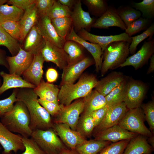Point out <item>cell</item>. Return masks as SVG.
<instances>
[{"mask_svg": "<svg viewBox=\"0 0 154 154\" xmlns=\"http://www.w3.org/2000/svg\"><path fill=\"white\" fill-rule=\"evenodd\" d=\"M39 31L44 40L60 48H63L66 40L57 34L51 22L46 15L39 18L37 24Z\"/></svg>", "mask_w": 154, "mask_h": 154, "instance_id": "cell-19", "label": "cell"}, {"mask_svg": "<svg viewBox=\"0 0 154 154\" xmlns=\"http://www.w3.org/2000/svg\"><path fill=\"white\" fill-rule=\"evenodd\" d=\"M140 107L144 114L145 120L149 125L150 130L153 133L154 130V99L146 103L141 104Z\"/></svg>", "mask_w": 154, "mask_h": 154, "instance_id": "cell-45", "label": "cell"}, {"mask_svg": "<svg viewBox=\"0 0 154 154\" xmlns=\"http://www.w3.org/2000/svg\"><path fill=\"white\" fill-rule=\"evenodd\" d=\"M148 86L142 81L128 77L123 102L128 109L139 107L146 95Z\"/></svg>", "mask_w": 154, "mask_h": 154, "instance_id": "cell-7", "label": "cell"}, {"mask_svg": "<svg viewBox=\"0 0 154 154\" xmlns=\"http://www.w3.org/2000/svg\"><path fill=\"white\" fill-rule=\"evenodd\" d=\"M98 82L94 75L85 73L76 83L61 86L58 96L59 104L68 105L74 100L85 97L95 88Z\"/></svg>", "mask_w": 154, "mask_h": 154, "instance_id": "cell-3", "label": "cell"}, {"mask_svg": "<svg viewBox=\"0 0 154 154\" xmlns=\"http://www.w3.org/2000/svg\"><path fill=\"white\" fill-rule=\"evenodd\" d=\"M151 154V153H147V154Z\"/></svg>", "mask_w": 154, "mask_h": 154, "instance_id": "cell-62", "label": "cell"}, {"mask_svg": "<svg viewBox=\"0 0 154 154\" xmlns=\"http://www.w3.org/2000/svg\"><path fill=\"white\" fill-rule=\"evenodd\" d=\"M145 120L144 114L140 107L128 109L118 124L129 131L149 137L153 133L145 126Z\"/></svg>", "mask_w": 154, "mask_h": 154, "instance_id": "cell-6", "label": "cell"}, {"mask_svg": "<svg viewBox=\"0 0 154 154\" xmlns=\"http://www.w3.org/2000/svg\"><path fill=\"white\" fill-rule=\"evenodd\" d=\"M94 64L95 62L93 58L86 56L78 62L68 65L63 70L60 86L74 84L85 70Z\"/></svg>", "mask_w": 154, "mask_h": 154, "instance_id": "cell-14", "label": "cell"}, {"mask_svg": "<svg viewBox=\"0 0 154 154\" xmlns=\"http://www.w3.org/2000/svg\"><path fill=\"white\" fill-rule=\"evenodd\" d=\"M82 2L87 7L88 12L98 18L107 10L109 6L105 0H82Z\"/></svg>", "mask_w": 154, "mask_h": 154, "instance_id": "cell-37", "label": "cell"}, {"mask_svg": "<svg viewBox=\"0 0 154 154\" xmlns=\"http://www.w3.org/2000/svg\"><path fill=\"white\" fill-rule=\"evenodd\" d=\"M0 27L13 38L20 42L21 31L19 22L5 20L1 24Z\"/></svg>", "mask_w": 154, "mask_h": 154, "instance_id": "cell-43", "label": "cell"}, {"mask_svg": "<svg viewBox=\"0 0 154 154\" xmlns=\"http://www.w3.org/2000/svg\"><path fill=\"white\" fill-rule=\"evenodd\" d=\"M52 128L68 149H75L77 145L86 140L78 131L72 129L66 124L53 123Z\"/></svg>", "mask_w": 154, "mask_h": 154, "instance_id": "cell-9", "label": "cell"}, {"mask_svg": "<svg viewBox=\"0 0 154 154\" xmlns=\"http://www.w3.org/2000/svg\"><path fill=\"white\" fill-rule=\"evenodd\" d=\"M112 143L95 139L86 140L77 145L75 149L79 154H98L104 147Z\"/></svg>", "mask_w": 154, "mask_h": 154, "instance_id": "cell-31", "label": "cell"}, {"mask_svg": "<svg viewBox=\"0 0 154 154\" xmlns=\"http://www.w3.org/2000/svg\"><path fill=\"white\" fill-rule=\"evenodd\" d=\"M51 21L58 35L62 38L65 39L73 27L71 17H58L52 19Z\"/></svg>", "mask_w": 154, "mask_h": 154, "instance_id": "cell-33", "label": "cell"}, {"mask_svg": "<svg viewBox=\"0 0 154 154\" xmlns=\"http://www.w3.org/2000/svg\"><path fill=\"white\" fill-rule=\"evenodd\" d=\"M154 34V23H153L141 34L131 37L132 41L129 46V54L131 55L134 54L138 45L146 38L149 37L148 40L152 39Z\"/></svg>", "mask_w": 154, "mask_h": 154, "instance_id": "cell-41", "label": "cell"}, {"mask_svg": "<svg viewBox=\"0 0 154 154\" xmlns=\"http://www.w3.org/2000/svg\"><path fill=\"white\" fill-rule=\"evenodd\" d=\"M16 97L17 101L23 102L27 108L31 118L29 127L32 131L36 129L46 130L52 127V119L38 102V96L33 89L19 88Z\"/></svg>", "mask_w": 154, "mask_h": 154, "instance_id": "cell-1", "label": "cell"}, {"mask_svg": "<svg viewBox=\"0 0 154 154\" xmlns=\"http://www.w3.org/2000/svg\"><path fill=\"white\" fill-rule=\"evenodd\" d=\"M132 7L140 11L142 17L152 20L154 17V0H143L139 3H132Z\"/></svg>", "mask_w": 154, "mask_h": 154, "instance_id": "cell-40", "label": "cell"}, {"mask_svg": "<svg viewBox=\"0 0 154 154\" xmlns=\"http://www.w3.org/2000/svg\"><path fill=\"white\" fill-rule=\"evenodd\" d=\"M128 77L119 86L105 96L106 106L108 107L123 102L125 90Z\"/></svg>", "mask_w": 154, "mask_h": 154, "instance_id": "cell-34", "label": "cell"}, {"mask_svg": "<svg viewBox=\"0 0 154 154\" xmlns=\"http://www.w3.org/2000/svg\"><path fill=\"white\" fill-rule=\"evenodd\" d=\"M62 5L69 8L72 11L78 0H58Z\"/></svg>", "mask_w": 154, "mask_h": 154, "instance_id": "cell-54", "label": "cell"}, {"mask_svg": "<svg viewBox=\"0 0 154 154\" xmlns=\"http://www.w3.org/2000/svg\"><path fill=\"white\" fill-rule=\"evenodd\" d=\"M154 71V54L150 58V62L149 67L147 70V74H149Z\"/></svg>", "mask_w": 154, "mask_h": 154, "instance_id": "cell-55", "label": "cell"}, {"mask_svg": "<svg viewBox=\"0 0 154 154\" xmlns=\"http://www.w3.org/2000/svg\"><path fill=\"white\" fill-rule=\"evenodd\" d=\"M31 137L46 154H58L67 148L52 127L34 130Z\"/></svg>", "mask_w": 154, "mask_h": 154, "instance_id": "cell-5", "label": "cell"}, {"mask_svg": "<svg viewBox=\"0 0 154 154\" xmlns=\"http://www.w3.org/2000/svg\"><path fill=\"white\" fill-rule=\"evenodd\" d=\"M81 114L77 123L76 131L86 138L91 135L95 126L90 114L83 112Z\"/></svg>", "mask_w": 154, "mask_h": 154, "instance_id": "cell-32", "label": "cell"}, {"mask_svg": "<svg viewBox=\"0 0 154 154\" xmlns=\"http://www.w3.org/2000/svg\"><path fill=\"white\" fill-rule=\"evenodd\" d=\"M23 137L8 130L0 121V144L4 150L1 154H11V151L16 154L20 150L24 151Z\"/></svg>", "mask_w": 154, "mask_h": 154, "instance_id": "cell-11", "label": "cell"}, {"mask_svg": "<svg viewBox=\"0 0 154 154\" xmlns=\"http://www.w3.org/2000/svg\"><path fill=\"white\" fill-rule=\"evenodd\" d=\"M74 30L76 33L83 29L89 32L96 19L82 8L81 0H78L72 9L71 16Z\"/></svg>", "mask_w": 154, "mask_h": 154, "instance_id": "cell-15", "label": "cell"}, {"mask_svg": "<svg viewBox=\"0 0 154 154\" xmlns=\"http://www.w3.org/2000/svg\"><path fill=\"white\" fill-rule=\"evenodd\" d=\"M65 39L66 40L76 41L86 49L91 54L94 60L96 71L98 73L100 70L103 62V52L99 45L89 42L82 38L74 31L73 27Z\"/></svg>", "mask_w": 154, "mask_h": 154, "instance_id": "cell-20", "label": "cell"}, {"mask_svg": "<svg viewBox=\"0 0 154 154\" xmlns=\"http://www.w3.org/2000/svg\"><path fill=\"white\" fill-rule=\"evenodd\" d=\"M59 89L56 85L42 79L33 90L40 99L59 104L58 96Z\"/></svg>", "mask_w": 154, "mask_h": 154, "instance_id": "cell-27", "label": "cell"}, {"mask_svg": "<svg viewBox=\"0 0 154 154\" xmlns=\"http://www.w3.org/2000/svg\"><path fill=\"white\" fill-rule=\"evenodd\" d=\"M7 56L6 51L0 49V66H4L8 69L9 66L7 60Z\"/></svg>", "mask_w": 154, "mask_h": 154, "instance_id": "cell-53", "label": "cell"}, {"mask_svg": "<svg viewBox=\"0 0 154 154\" xmlns=\"http://www.w3.org/2000/svg\"><path fill=\"white\" fill-rule=\"evenodd\" d=\"M154 136L153 134L150 137H149V139L147 140L148 143L151 145L153 148H154Z\"/></svg>", "mask_w": 154, "mask_h": 154, "instance_id": "cell-57", "label": "cell"}, {"mask_svg": "<svg viewBox=\"0 0 154 154\" xmlns=\"http://www.w3.org/2000/svg\"><path fill=\"white\" fill-rule=\"evenodd\" d=\"M117 27L125 30L126 27L119 16L117 9L109 6L106 11L96 19L92 28L99 29H108L110 27Z\"/></svg>", "mask_w": 154, "mask_h": 154, "instance_id": "cell-21", "label": "cell"}, {"mask_svg": "<svg viewBox=\"0 0 154 154\" xmlns=\"http://www.w3.org/2000/svg\"><path fill=\"white\" fill-rule=\"evenodd\" d=\"M57 71L53 68H48L47 70L46 74V78L48 82L52 83L55 82L58 77Z\"/></svg>", "mask_w": 154, "mask_h": 154, "instance_id": "cell-52", "label": "cell"}, {"mask_svg": "<svg viewBox=\"0 0 154 154\" xmlns=\"http://www.w3.org/2000/svg\"><path fill=\"white\" fill-rule=\"evenodd\" d=\"M1 84H2L1 80V77L0 76V87L1 86Z\"/></svg>", "mask_w": 154, "mask_h": 154, "instance_id": "cell-60", "label": "cell"}, {"mask_svg": "<svg viewBox=\"0 0 154 154\" xmlns=\"http://www.w3.org/2000/svg\"><path fill=\"white\" fill-rule=\"evenodd\" d=\"M35 54L26 51L21 47L18 53L13 56L7 57L9 74L20 76L31 64Z\"/></svg>", "mask_w": 154, "mask_h": 154, "instance_id": "cell-10", "label": "cell"}, {"mask_svg": "<svg viewBox=\"0 0 154 154\" xmlns=\"http://www.w3.org/2000/svg\"><path fill=\"white\" fill-rule=\"evenodd\" d=\"M117 10L119 16L126 28L141 16L140 11L129 6H120L117 9Z\"/></svg>", "mask_w": 154, "mask_h": 154, "instance_id": "cell-35", "label": "cell"}, {"mask_svg": "<svg viewBox=\"0 0 154 154\" xmlns=\"http://www.w3.org/2000/svg\"><path fill=\"white\" fill-rule=\"evenodd\" d=\"M126 76L120 72L113 71L100 80L98 81L95 89L105 96L120 84Z\"/></svg>", "mask_w": 154, "mask_h": 154, "instance_id": "cell-23", "label": "cell"}, {"mask_svg": "<svg viewBox=\"0 0 154 154\" xmlns=\"http://www.w3.org/2000/svg\"><path fill=\"white\" fill-rule=\"evenodd\" d=\"M38 19L36 3L25 11L22 17L19 21L21 31L20 42L24 41L31 29L37 24Z\"/></svg>", "mask_w": 154, "mask_h": 154, "instance_id": "cell-25", "label": "cell"}, {"mask_svg": "<svg viewBox=\"0 0 154 154\" xmlns=\"http://www.w3.org/2000/svg\"><path fill=\"white\" fill-rule=\"evenodd\" d=\"M36 2L37 0H9L7 3L15 6L25 11L35 3Z\"/></svg>", "mask_w": 154, "mask_h": 154, "instance_id": "cell-51", "label": "cell"}, {"mask_svg": "<svg viewBox=\"0 0 154 154\" xmlns=\"http://www.w3.org/2000/svg\"><path fill=\"white\" fill-rule=\"evenodd\" d=\"M71 12L68 7L62 5L58 0H56L47 11L46 15L50 20L58 17H70Z\"/></svg>", "mask_w": 154, "mask_h": 154, "instance_id": "cell-39", "label": "cell"}, {"mask_svg": "<svg viewBox=\"0 0 154 154\" xmlns=\"http://www.w3.org/2000/svg\"><path fill=\"white\" fill-rule=\"evenodd\" d=\"M4 21L0 15V25Z\"/></svg>", "mask_w": 154, "mask_h": 154, "instance_id": "cell-59", "label": "cell"}, {"mask_svg": "<svg viewBox=\"0 0 154 154\" xmlns=\"http://www.w3.org/2000/svg\"><path fill=\"white\" fill-rule=\"evenodd\" d=\"M63 49L68 56L69 64L68 65L78 62L86 57L85 56L83 51L85 48L81 45L76 41L66 40Z\"/></svg>", "mask_w": 154, "mask_h": 154, "instance_id": "cell-30", "label": "cell"}, {"mask_svg": "<svg viewBox=\"0 0 154 154\" xmlns=\"http://www.w3.org/2000/svg\"><path fill=\"white\" fill-rule=\"evenodd\" d=\"M19 88L14 89L11 94L8 98L0 100V117L9 111L17 101L16 95Z\"/></svg>", "mask_w": 154, "mask_h": 154, "instance_id": "cell-46", "label": "cell"}, {"mask_svg": "<svg viewBox=\"0 0 154 154\" xmlns=\"http://www.w3.org/2000/svg\"><path fill=\"white\" fill-rule=\"evenodd\" d=\"M44 61L40 50L36 53L31 64L22 75L23 79L36 87L37 86L42 79Z\"/></svg>", "mask_w": 154, "mask_h": 154, "instance_id": "cell-22", "label": "cell"}, {"mask_svg": "<svg viewBox=\"0 0 154 154\" xmlns=\"http://www.w3.org/2000/svg\"><path fill=\"white\" fill-rule=\"evenodd\" d=\"M40 52L45 61L55 64L60 69L63 70L69 64L68 56L63 48L48 41L45 40Z\"/></svg>", "mask_w": 154, "mask_h": 154, "instance_id": "cell-13", "label": "cell"}, {"mask_svg": "<svg viewBox=\"0 0 154 154\" xmlns=\"http://www.w3.org/2000/svg\"><path fill=\"white\" fill-rule=\"evenodd\" d=\"M154 53V39L145 41L140 49L136 53L128 56L119 67L132 66L137 70L147 63Z\"/></svg>", "mask_w": 154, "mask_h": 154, "instance_id": "cell-12", "label": "cell"}, {"mask_svg": "<svg viewBox=\"0 0 154 154\" xmlns=\"http://www.w3.org/2000/svg\"><path fill=\"white\" fill-rule=\"evenodd\" d=\"M58 154H79L75 149H71L67 148L62 150Z\"/></svg>", "mask_w": 154, "mask_h": 154, "instance_id": "cell-56", "label": "cell"}, {"mask_svg": "<svg viewBox=\"0 0 154 154\" xmlns=\"http://www.w3.org/2000/svg\"><path fill=\"white\" fill-rule=\"evenodd\" d=\"M19 42L0 27V46L6 47L12 56L16 55L22 47Z\"/></svg>", "mask_w": 154, "mask_h": 154, "instance_id": "cell-38", "label": "cell"}, {"mask_svg": "<svg viewBox=\"0 0 154 154\" xmlns=\"http://www.w3.org/2000/svg\"><path fill=\"white\" fill-rule=\"evenodd\" d=\"M131 43L121 41L110 44L103 52L102 62L100 72L103 76L110 70L119 67L129 56V46Z\"/></svg>", "mask_w": 154, "mask_h": 154, "instance_id": "cell-4", "label": "cell"}, {"mask_svg": "<svg viewBox=\"0 0 154 154\" xmlns=\"http://www.w3.org/2000/svg\"><path fill=\"white\" fill-rule=\"evenodd\" d=\"M56 0H37L36 7L39 18L44 15Z\"/></svg>", "mask_w": 154, "mask_h": 154, "instance_id": "cell-49", "label": "cell"}, {"mask_svg": "<svg viewBox=\"0 0 154 154\" xmlns=\"http://www.w3.org/2000/svg\"><path fill=\"white\" fill-rule=\"evenodd\" d=\"M153 148L148 143L147 137L138 135L130 140L123 154H145L151 153Z\"/></svg>", "mask_w": 154, "mask_h": 154, "instance_id": "cell-28", "label": "cell"}, {"mask_svg": "<svg viewBox=\"0 0 154 154\" xmlns=\"http://www.w3.org/2000/svg\"><path fill=\"white\" fill-rule=\"evenodd\" d=\"M61 105L60 111L52 119L53 123H64L72 129L76 130L80 115L84 110V98L77 99L68 105Z\"/></svg>", "mask_w": 154, "mask_h": 154, "instance_id": "cell-8", "label": "cell"}, {"mask_svg": "<svg viewBox=\"0 0 154 154\" xmlns=\"http://www.w3.org/2000/svg\"><path fill=\"white\" fill-rule=\"evenodd\" d=\"M128 109L124 102L109 107L104 118L93 132L94 134L116 125H117Z\"/></svg>", "mask_w": 154, "mask_h": 154, "instance_id": "cell-17", "label": "cell"}, {"mask_svg": "<svg viewBox=\"0 0 154 154\" xmlns=\"http://www.w3.org/2000/svg\"><path fill=\"white\" fill-rule=\"evenodd\" d=\"M151 20L141 17L136 19L127 28L125 33L129 37L141 31L146 29L151 25Z\"/></svg>", "mask_w": 154, "mask_h": 154, "instance_id": "cell-42", "label": "cell"}, {"mask_svg": "<svg viewBox=\"0 0 154 154\" xmlns=\"http://www.w3.org/2000/svg\"><path fill=\"white\" fill-rule=\"evenodd\" d=\"M84 106L83 112L90 114L92 112L106 106L105 96L95 89L84 98Z\"/></svg>", "mask_w": 154, "mask_h": 154, "instance_id": "cell-29", "label": "cell"}, {"mask_svg": "<svg viewBox=\"0 0 154 154\" xmlns=\"http://www.w3.org/2000/svg\"><path fill=\"white\" fill-rule=\"evenodd\" d=\"M22 141L25 149L22 154H46L31 138L23 137Z\"/></svg>", "mask_w": 154, "mask_h": 154, "instance_id": "cell-47", "label": "cell"}, {"mask_svg": "<svg viewBox=\"0 0 154 154\" xmlns=\"http://www.w3.org/2000/svg\"><path fill=\"white\" fill-rule=\"evenodd\" d=\"M109 107L106 106L92 112L90 114L94 121L96 127L98 125L105 116Z\"/></svg>", "mask_w": 154, "mask_h": 154, "instance_id": "cell-50", "label": "cell"}, {"mask_svg": "<svg viewBox=\"0 0 154 154\" xmlns=\"http://www.w3.org/2000/svg\"><path fill=\"white\" fill-rule=\"evenodd\" d=\"M1 148L0 147V154H1Z\"/></svg>", "mask_w": 154, "mask_h": 154, "instance_id": "cell-61", "label": "cell"}, {"mask_svg": "<svg viewBox=\"0 0 154 154\" xmlns=\"http://www.w3.org/2000/svg\"><path fill=\"white\" fill-rule=\"evenodd\" d=\"M1 122L8 130L23 137H31L30 115L27 108L22 102L17 101L12 108L1 117Z\"/></svg>", "mask_w": 154, "mask_h": 154, "instance_id": "cell-2", "label": "cell"}, {"mask_svg": "<svg viewBox=\"0 0 154 154\" xmlns=\"http://www.w3.org/2000/svg\"><path fill=\"white\" fill-rule=\"evenodd\" d=\"M138 135L124 129L118 124L94 134L95 140L113 143L123 140H131Z\"/></svg>", "mask_w": 154, "mask_h": 154, "instance_id": "cell-18", "label": "cell"}, {"mask_svg": "<svg viewBox=\"0 0 154 154\" xmlns=\"http://www.w3.org/2000/svg\"><path fill=\"white\" fill-rule=\"evenodd\" d=\"M130 140L111 143L104 147L98 154H122Z\"/></svg>", "mask_w": 154, "mask_h": 154, "instance_id": "cell-44", "label": "cell"}, {"mask_svg": "<svg viewBox=\"0 0 154 154\" xmlns=\"http://www.w3.org/2000/svg\"><path fill=\"white\" fill-rule=\"evenodd\" d=\"M77 34L83 39L99 45L103 52L106 47L113 42L124 41L131 43L132 41L131 37L125 32L115 35L101 36L92 34L83 29Z\"/></svg>", "mask_w": 154, "mask_h": 154, "instance_id": "cell-16", "label": "cell"}, {"mask_svg": "<svg viewBox=\"0 0 154 154\" xmlns=\"http://www.w3.org/2000/svg\"><path fill=\"white\" fill-rule=\"evenodd\" d=\"M8 1L7 0H0V6L4 5L5 3H7Z\"/></svg>", "mask_w": 154, "mask_h": 154, "instance_id": "cell-58", "label": "cell"}, {"mask_svg": "<svg viewBox=\"0 0 154 154\" xmlns=\"http://www.w3.org/2000/svg\"><path fill=\"white\" fill-rule=\"evenodd\" d=\"M37 100L51 116L54 118L56 116L61 109V104L38 98Z\"/></svg>", "mask_w": 154, "mask_h": 154, "instance_id": "cell-48", "label": "cell"}, {"mask_svg": "<svg viewBox=\"0 0 154 154\" xmlns=\"http://www.w3.org/2000/svg\"><path fill=\"white\" fill-rule=\"evenodd\" d=\"M0 76L3 79V82L0 87V95L7 90L12 88H31L36 86L28 82L21 76L7 74L4 71L0 72Z\"/></svg>", "mask_w": 154, "mask_h": 154, "instance_id": "cell-24", "label": "cell"}, {"mask_svg": "<svg viewBox=\"0 0 154 154\" xmlns=\"http://www.w3.org/2000/svg\"><path fill=\"white\" fill-rule=\"evenodd\" d=\"M25 11L16 6L7 4L0 6V15L4 21L8 20L19 22L22 17Z\"/></svg>", "mask_w": 154, "mask_h": 154, "instance_id": "cell-36", "label": "cell"}, {"mask_svg": "<svg viewBox=\"0 0 154 154\" xmlns=\"http://www.w3.org/2000/svg\"><path fill=\"white\" fill-rule=\"evenodd\" d=\"M24 40L22 48L26 51L35 54L40 50L45 41L40 33L37 25L31 29Z\"/></svg>", "mask_w": 154, "mask_h": 154, "instance_id": "cell-26", "label": "cell"}]
</instances>
